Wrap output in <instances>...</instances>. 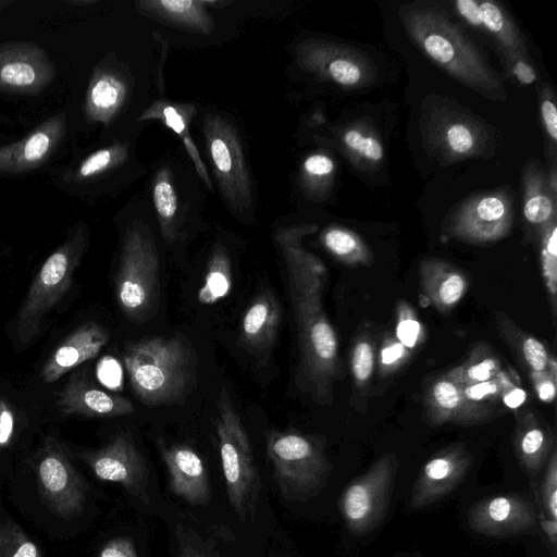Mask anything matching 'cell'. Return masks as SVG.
I'll list each match as a JSON object with an SVG mask.
<instances>
[{
	"label": "cell",
	"mask_w": 557,
	"mask_h": 557,
	"mask_svg": "<svg viewBox=\"0 0 557 557\" xmlns=\"http://www.w3.org/2000/svg\"><path fill=\"white\" fill-rule=\"evenodd\" d=\"M317 230L315 224L281 227L274 238L284 261L297 333L295 385L318 405L329 406L333 403L336 383L344 377V369L338 339L323 307L327 270L302 244L304 238Z\"/></svg>",
	"instance_id": "obj_1"
},
{
	"label": "cell",
	"mask_w": 557,
	"mask_h": 557,
	"mask_svg": "<svg viewBox=\"0 0 557 557\" xmlns=\"http://www.w3.org/2000/svg\"><path fill=\"white\" fill-rule=\"evenodd\" d=\"M399 17L409 38L450 77L492 100L507 99L500 75L446 11L426 4H404Z\"/></svg>",
	"instance_id": "obj_2"
},
{
	"label": "cell",
	"mask_w": 557,
	"mask_h": 557,
	"mask_svg": "<svg viewBox=\"0 0 557 557\" xmlns=\"http://www.w3.org/2000/svg\"><path fill=\"white\" fill-rule=\"evenodd\" d=\"M131 388L147 407L183 403L197 385V354L183 334L126 342L122 352Z\"/></svg>",
	"instance_id": "obj_3"
},
{
	"label": "cell",
	"mask_w": 557,
	"mask_h": 557,
	"mask_svg": "<svg viewBox=\"0 0 557 557\" xmlns=\"http://www.w3.org/2000/svg\"><path fill=\"white\" fill-rule=\"evenodd\" d=\"M88 246V231L77 226L42 263L28 287L15 319V335L23 345L41 332L47 315L70 289Z\"/></svg>",
	"instance_id": "obj_4"
},
{
	"label": "cell",
	"mask_w": 557,
	"mask_h": 557,
	"mask_svg": "<svg viewBox=\"0 0 557 557\" xmlns=\"http://www.w3.org/2000/svg\"><path fill=\"white\" fill-rule=\"evenodd\" d=\"M159 255L153 235L138 222L125 232L115 276V297L124 317L143 323L154 317L159 301Z\"/></svg>",
	"instance_id": "obj_5"
},
{
	"label": "cell",
	"mask_w": 557,
	"mask_h": 557,
	"mask_svg": "<svg viewBox=\"0 0 557 557\" xmlns=\"http://www.w3.org/2000/svg\"><path fill=\"white\" fill-rule=\"evenodd\" d=\"M267 456L281 494L289 500H306L319 493L331 472L324 442L296 430H271Z\"/></svg>",
	"instance_id": "obj_6"
},
{
	"label": "cell",
	"mask_w": 557,
	"mask_h": 557,
	"mask_svg": "<svg viewBox=\"0 0 557 557\" xmlns=\"http://www.w3.org/2000/svg\"><path fill=\"white\" fill-rule=\"evenodd\" d=\"M214 420L230 505L242 519L253 518L261 490L259 470L242 419L228 393L221 388Z\"/></svg>",
	"instance_id": "obj_7"
},
{
	"label": "cell",
	"mask_w": 557,
	"mask_h": 557,
	"mask_svg": "<svg viewBox=\"0 0 557 557\" xmlns=\"http://www.w3.org/2000/svg\"><path fill=\"white\" fill-rule=\"evenodd\" d=\"M420 131L425 150L441 162L486 158L495 147L484 123L446 100L423 103Z\"/></svg>",
	"instance_id": "obj_8"
},
{
	"label": "cell",
	"mask_w": 557,
	"mask_h": 557,
	"mask_svg": "<svg viewBox=\"0 0 557 557\" xmlns=\"http://www.w3.org/2000/svg\"><path fill=\"white\" fill-rule=\"evenodd\" d=\"M33 467L40 497L53 513L70 519L83 512L88 484L57 437L44 438Z\"/></svg>",
	"instance_id": "obj_9"
},
{
	"label": "cell",
	"mask_w": 557,
	"mask_h": 557,
	"mask_svg": "<svg viewBox=\"0 0 557 557\" xmlns=\"http://www.w3.org/2000/svg\"><path fill=\"white\" fill-rule=\"evenodd\" d=\"M398 469L392 453L383 454L367 472L351 481L339 499L347 529L355 535L375 530L385 517Z\"/></svg>",
	"instance_id": "obj_10"
},
{
	"label": "cell",
	"mask_w": 557,
	"mask_h": 557,
	"mask_svg": "<svg viewBox=\"0 0 557 557\" xmlns=\"http://www.w3.org/2000/svg\"><path fill=\"white\" fill-rule=\"evenodd\" d=\"M512 222V198L507 190L498 189L459 203L445 220L442 234L467 244H491L506 237Z\"/></svg>",
	"instance_id": "obj_11"
},
{
	"label": "cell",
	"mask_w": 557,
	"mask_h": 557,
	"mask_svg": "<svg viewBox=\"0 0 557 557\" xmlns=\"http://www.w3.org/2000/svg\"><path fill=\"white\" fill-rule=\"evenodd\" d=\"M210 159L223 198L235 212H244L252 202L251 180L234 126L218 114L203 122Z\"/></svg>",
	"instance_id": "obj_12"
},
{
	"label": "cell",
	"mask_w": 557,
	"mask_h": 557,
	"mask_svg": "<svg viewBox=\"0 0 557 557\" xmlns=\"http://www.w3.org/2000/svg\"><path fill=\"white\" fill-rule=\"evenodd\" d=\"M77 456L99 480L121 484L143 503H149L148 466L128 431L121 430L101 448L82 450Z\"/></svg>",
	"instance_id": "obj_13"
},
{
	"label": "cell",
	"mask_w": 557,
	"mask_h": 557,
	"mask_svg": "<svg viewBox=\"0 0 557 557\" xmlns=\"http://www.w3.org/2000/svg\"><path fill=\"white\" fill-rule=\"evenodd\" d=\"M298 54L306 71L342 87L362 88L376 78V67L367 54L348 46L310 39Z\"/></svg>",
	"instance_id": "obj_14"
},
{
	"label": "cell",
	"mask_w": 557,
	"mask_h": 557,
	"mask_svg": "<svg viewBox=\"0 0 557 557\" xmlns=\"http://www.w3.org/2000/svg\"><path fill=\"white\" fill-rule=\"evenodd\" d=\"M468 524L474 532L488 536L532 534L539 528L537 510L524 495H496L470 508Z\"/></svg>",
	"instance_id": "obj_15"
},
{
	"label": "cell",
	"mask_w": 557,
	"mask_h": 557,
	"mask_svg": "<svg viewBox=\"0 0 557 557\" xmlns=\"http://www.w3.org/2000/svg\"><path fill=\"white\" fill-rule=\"evenodd\" d=\"M490 404L471 399L445 374L432 380L423 392L422 417L426 424L479 425L497 417Z\"/></svg>",
	"instance_id": "obj_16"
},
{
	"label": "cell",
	"mask_w": 557,
	"mask_h": 557,
	"mask_svg": "<svg viewBox=\"0 0 557 557\" xmlns=\"http://www.w3.org/2000/svg\"><path fill=\"white\" fill-rule=\"evenodd\" d=\"M54 75L53 62L37 44H0V91L35 94L45 89Z\"/></svg>",
	"instance_id": "obj_17"
},
{
	"label": "cell",
	"mask_w": 557,
	"mask_h": 557,
	"mask_svg": "<svg viewBox=\"0 0 557 557\" xmlns=\"http://www.w3.org/2000/svg\"><path fill=\"white\" fill-rule=\"evenodd\" d=\"M472 465L473 457L462 444L435 453L412 485L410 507L422 508L448 495L463 481Z\"/></svg>",
	"instance_id": "obj_18"
},
{
	"label": "cell",
	"mask_w": 557,
	"mask_h": 557,
	"mask_svg": "<svg viewBox=\"0 0 557 557\" xmlns=\"http://www.w3.org/2000/svg\"><path fill=\"white\" fill-rule=\"evenodd\" d=\"M455 11L470 26L494 39L508 64L529 61L525 41L506 10L496 1L457 0Z\"/></svg>",
	"instance_id": "obj_19"
},
{
	"label": "cell",
	"mask_w": 557,
	"mask_h": 557,
	"mask_svg": "<svg viewBox=\"0 0 557 557\" xmlns=\"http://www.w3.org/2000/svg\"><path fill=\"white\" fill-rule=\"evenodd\" d=\"M57 407L62 416L85 418L124 417L135 410L127 398L100 388L81 373L73 374L65 383Z\"/></svg>",
	"instance_id": "obj_20"
},
{
	"label": "cell",
	"mask_w": 557,
	"mask_h": 557,
	"mask_svg": "<svg viewBox=\"0 0 557 557\" xmlns=\"http://www.w3.org/2000/svg\"><path fill=\"white\" fill-rule=\"evenodd\" d=\"M64 131L65 114L58 113L44 121L22 140L0 147V173H23L40 166L55 151Z\"/></svg>",
	"instance_id": "obj_21"
},
{
	"label": "cell",
	"mask_w": 557,
	"mask_h": 557,
	"mask_svg": "<svg viewBox=\"0 0 557 557\" xmlns=\"http://www.w3.org/2000/svg\"><path fill=\"white\" fill-rule=\"evenodd\" d=\"M110 339L109 330L96 321L75 327L46 359L41 381L51 384L79 364L95 358Z\"/></svg>",
	"instance_id": "obj_22"
},
{
	"label": "cell",
	"mask_w": 557,
	"mask_h": 557,
	"mask_svg": "<svg viewBox=\"0 0 557 557\" xmlns=\"http://www.w3.org/2000/svg\"><path fill=\"white\" fill-rule=\"evenodd\" d=\"M159 450L170 491L191 505H206L210 499L209 476L197 451L184 444L161 443Z\"/></svg>",
	"instance_id": "obj_23"
},
{
	"label": "cell",
	"mask_w": 557,
	"mask_h": 557,
	"mask_svg": "<svg viewBox=\"0 0 557 557\" xmlns=\"http://www.w3.org/2000/svg\"><path fill=\"white\" fill-rule=\"evenodd\" d=\"M555 448V434L550 425L530 408L519 410L516 414L513 449L531 479L541 473Z\"/></svg>",
	"instance_id": "obj_24"
},
{
	"label": "cell",
	"mask_w": 557,
	"mask_h": 557,
	"mask_svg": "<svg viewBox=\"0 0 557 557\" xmlns=\"http://www.w3.org/2000/svg\"><path fill=\"white\" fill-rule=\"evenodd\" d=\"M419 281L428 304L442 314H448L470 286L465 272L438 258H425L420 262Z\"/></svg>",
	"instance_id": "obj_25"
},
{
	"label": "cell",
	"mask_w": 557,
	"mask_h": 557,
	"mask_svg": "<svg viewBox=\"0 0 557 557\" xmlns=\"http://www.w3.org/2000/svg\"><path fill=\"white\" fill-rule=\"evenodd\" d=\"M281 323V306L269 289L259 293L245 311L239 344L259 358H265L276 339Z\"/></svg>",
	"instance_id": "obj_26"
},
{
	"label": "cell",
	"mask_w": 557,
	"mask_h": 557,
	"mask_svg": "<svg viewBox=\"0 0 557 557\" xmlns=\"http://www.w3.org/2000/svg\"><path fill=\"white\" fill-rule=\"evenodd\" d=\"M495 323L500 337L528 375L557 368L555 357L544 343L522 330L508 314L497 311Z\"/></svg>",
	"instance_id": "obj_27"
},
{
	"label": "cell",
	"mask_w": 557,
	"mask_h": 557,
	"mask_svg": "<svg viewBox=\"0 0 557 557\" xmlns=\"http://www.w3.org/2000/svg\"><path fill=\"white\" fill-rule=\"evenodd\" d=\"M523 216L534 239L536 233L557 220L556 197L552 194L541 164L534 159L527 163L523 176Z\"/></svg>",
	"instance_id": "obj_28"
},
{
	"label": "cell",
	"mask_w": 557,
	"mask_h": 557,
	"mask_svg": "<svg viewBox=\"0 0 557 557\" xmlns=\"http://www.w3.org/2000/svg\"><path fill=\"white\" fill-rule=\"evenodd\" d=\"M376 344L370 330L361 331L352 341L349 351L351 377L350 405L358 412L368 409L369 393L375 370Z\"/></svg>",
	"instance_id": "obj_29"
},
{
	"label": "cell",
	"mask_w": 557,
	"mask_h": 557,
	"mask_svg": "<svg viewBox=\"0 0 557 557\" xmlns=\"http://www.w3.org/2000/svg\"><path fill=\"white\" fill-rule=\"evenodd\" d=\"M126 87L107 70L94 72L86 90L85 113L88 120L109 123L124 101Z\"/></svg>",
	"instance_id": "obj_30"
},
{
	"label": "cell",
	"mask_w": 557,
	"mask_h": 557,
	"mask_svg": "<svg viewBox=\"0 0 557 557\" xmlns=\"http://www.w3.org/2000/svg\"><path fill=\"white\" fill-rule=\"evenodd\" d=\"M138 5L152 16L189 30L208 34L213 27V23L203 7V1H141L138 2Z\"/></svg>",
	"instance_id": "obj_31"
},
{
	"label": "cell",
	"mask_w": 557,
	"mask_h": 557,
	"mask_svg": "<svg viewBox=\"0 0 557 557\" xmlns=\"http://www.w3.org/2000/svg\"><path fill=\"white\" fill-rule=\"evenodd\" d=\"M503 363L492 347L483 342L476 343L468 358L445 375L461 387L476 385L494 379L503 371Z\"/></svg>",
	"instance_id": "obj_32"
},
{
	"label": "cell",
	"mask_w": 557,
	"mask_h": 557,
	"mask_svg": "<svg viewBox=\"0 0 557 557\" xmlns=\"http://www.w3.org/2000/svg\"><path fill=\"white\" fill-rule=\"evenodd\" d=\"M323 247L338 261L349 267H366L372 260V253L363 239L354 231L332 225L321 236Z\"/></svg>",
	"instance_id": "obj_33"
},
{
	"label": "cell",
	"mask_w": 557,
	"mask_h": 557,
	"mask_svg": "<svg viewBox=\"0 0 557 557\" xmlns=\"http://www.w3.org/2000/svg\"><path fill=\"white\" fill-rule=\"evenodd\" d=\"M187 109V106H174L159 101L147 109L141 114L139 120H161L166 126L171 127L177 135H180L188 154L196 165L199 175L211 189L212 185L208 172L188 132V122L193 113L188 112Z\"/></svg>",
	"instance_id": "obj_34"
},
{
	"label": "cell",
	"mask_w": 557,
	"mask_h": 557,
	"mask_svg": "<svg viewBox=\"0 0 557 557\" xmlns=\"http://www.w3.org/2000/svg\"><path fill=\"white\" fill-rule=\"evenodd\" d=\"M232 288V265L226 250L215 246L208 260L202 286L198 289L197 300L201 305H213L225 298Z\"/></svg>",
	"instance_id": "obj_35"
},
{
	"label": "cell",
	"mask_w": 557,
	"mask_h": 557,
	"mask_svg": "<svg viewBox=\"0 0 557 557\" xmlns=\"http://www.w3.org/2000/svg\"><path fill=\"white\" fill-rule=\"evenodd\" d=\"M540 248L541 272L552 317L557 314V220L541 228L534 239Z\"/></svg>",
	"instance_id": "obj_36"
},
{
	"label": "cell",
	"mask_w": 557,
	"mask_h": 557,
	"mask_svg": "<svg viewBox=\"0 0 557 557\" xmlns=\"http://www.w3.org/2000/svg\"><path fill=\"white\" fill-rule=\"evenodd\" d=\"M342 144L348 156L359 164L373 166L384 158V147L374 131L363 124H355L345 129Z\"/></svg>",
	"instance_id": "obj_37"
},
{
	"label": "cell",
	"mask_w": 557,
	"mask_h": 557,
	"mask_svg": "<svg viewBox=\"0 0 557 557\" xmlns=\"http://www.w3.org/2000/svg\"><path fill=\"white\" fill-rule=\"evenodd\" d=\"M152 195L162 236L168 244H172L176 237L177 196L166 170L158 173Z\"/></svg>",
	"instance_id": "obj_38"
},
{
	"label": "cell",
	"mask_w": 557,
	"mask_h": 557,
	"mask_svg": "<svg viewBox=\"0 0 557 557\" xmlns=\"http://www.w3.org/2000/svg\"><path fill=\"white\" fill-rule=\"evenodd\" d=\"M0 557H45L38 545L13 521L0 524Z\"/></svg>",
	"instance_id": "obj_39"
},
{
	"label": "cell",
	"mask_w": 557,
	"mask_h": 557,
	"mask_svg": "<svg viewBox=\"0 0 557 557\" xmlns=\"http://www.w3.org/2000/svg\"><path fill=\"white\" fill-rule=\"evenodd\" d=\"M126 149L121 145L102 148L89 154L74 173L76 181H86L98 176L124 160Z\"/></svg>",
	"instance_id": "obj_40"
},
{
	"label": "cell",
	"mask_w": 557,
	"mask_h": 557,
	"mask_svg": "<svg viewBox=\"0 0 557 557\" xmlns=\"http://www.w3.org/2000/svg\"><path fill=\"white\" fill-rule=\"evenodd\" d=\"M540 487H535V496L540 510L547 517L557 519V449L555 448L546 465Z\"/></svg>",
	"instance_id": "obj_41"
},
{
	"label": "cell",
	"mask_w": 557,
	"mask_h": 557,
	"mask_svg": "<svg viewBox=\"0 0 557 557\" xmlns=\"http://www.w3.org/2000/svg\"><path fill=\"white\" fill-rule=\"evenodd\" d=\"M175 541L177 557H219L191 529L176 525Z\"/></svg>",
	"instance_id": "obj_42"
},
{
	"label": "cell",
	"mask_w": 557,
	"mask_h": 557,
	"mask_svg": "<svg viewBox=\"0 0 557 557\" xmlns=\"http://www.w3.org/2000/svg\"><path fill=\"white\" fill-rule=\"evenodd\" d=\"M541 117L548 138L554 145L557 143V109L554 91L549 86H544L540 95Z\"/></svg>",
	"instance_id": "obj_43"
},
{
	"label": "cell",
	"mask_w": 557,
	"mask_h": 557,
	"mask_svg": "<svg viewBox=\"0 0 557 557\" xmlns=\"http://www.w3.org/2000/svg\"><path fill=\"white\" fill-rule=\"evenodd\" d=\"M398 313V326L397 333L399 336V342L404 344L413 345L419 335L420 324L416 319V315L412 313L411 308L405 304L399 302V307L397 309Z\"/></svg>",
	"instance_id": "obj_44"
},
{
	"label": "cell",
	"mask_w": 557,
	"mask_h": 557,
	"mask_svg": "<svg viewBox=\"0 0 557 557\" xmlns=\"http://www.w3.org/2000/svg\"><path fill=\"white\" fill-rule=\"evenodd\" d=\"M302 168L307 177L321 182L329 180L332 176L335 170V164L329 156L314 153L305 160Z\"/></svg>",
	"instance_id": "obj_45"
},
{
	"label": "cell",
	"mask_w": 557,
	"mask_h": 557,
	"mask_svg": "<svg viewBox=\"0 0 557 557\" xmlns=\"http://www.w3.org/2000/svg\"><path fill=\"white\" fill-rule=\"evenodd\" d=\"M407 356L405 346L394 337H388L384 343V348L381 351L380 371L384 374H389L396 367H399L400 361Z\"/></svg>",
	"instance_id": "obj_46"
},
{
	"label": "cell",
	"mask_w": 557,
	"mask_h": 557,
	"mask_svg": "<svg viewBox=\"0 0 557 557\" xmlns=\"http://www.w3.org/2000/svg\"><path fill=\"white\" fill-rule=\"evenodd\" d=\"M536 395L544 403H552L556 396L557 368L529 375Z\"/></svg>",
	"instance_id": "obj_47"
},
{
	"label": "cell",
	"mask_w": 557,
	"mask_h": 557,
	"mask_svg": "<svg viewBox=\"0 0 557 557\" xmlns=\"http://www.w3.org/2000/svg\"><path fill=\"white\" fill-rule=\"evenodd\" d=\"M97 557H138V555L131 539L115 537L102 546Z\"/></svg>",
	"instance_id": "obj_48"
},
{
	"label": "cell",
	"mask_w": 557,
	"mask_h": 557,
	"mask_svg": "<svg viewBox=\"0 0 557 557\" xmlns=\"http://www.w3.org/2000/svg\"><path fill=\"white\" fill-rule=\"evenodd\" d=\"M14 412L5 399H0V449L7 448L13 438Z\"/></svg>",
	"instance_id": "obj_49"
},
{
	"label": "cell",
	"mask_w": 557,
	"mask_h": 557,
	"mask_svg": "<svg viewBox=\"0 0 557 557\" xmlns=\"http://www.w3.org/2000/svg\"><path fill=\"white\" fill-rule=\"evenodd\" d=\"M537 523L547 541L552 557H556L557 549V519L547 517L542 510L537 512Z\"/></svg>",
	"instance_id": "obj_50"
},
{
	"label": "cell",
	"mask_w": 557,
	"mask_h": 557,
	"mask_svg": "<svg viewBox=\"0 0 557 557\" xmlns=\"http://www.w3.org/2000/svg\"><path fill=\"white\" fill-rule=\"evenodd\" d=\"M512 76L523 85H530L536 81V74L529 61H516L509 66Z\"/></svg>",
	"instance_id": "obj_51"
},
{
	"label": "cell",
	"mask_w": 557,
	"mask_h": 557,
	"mask_svg": "<svg viewBox=\"0 0 557 557\" xmlns=\"http://www.w3.org/2000/svg\"><path fill=\"white\" fill-rule=\"evenodd\" d=\"M557 172H556V169H555V165L552 166L549 173H548V178H547V184H548V187L552 191V194L556 197L557 196Z\"/></svg>",
	"instance_id": "obj_52"
},
{
	"label": "cell",
	"mask_w": 557,
	"mask_h": 557,
	"mask_svg": "<svg viewBox=\"0 0 557 557\" xmlns=\"http://www.w3.org/2000/svg\"><path fill=\"white\" fill-rule=\"evenodd\" d=\"M66 2L70 4H73V5H88V4H92L97 1H95V0H67Z\"/></svg>",
	"instance_id": "obj_53"
},
{
	"label": "cell",
	"mask_w": 557,
	"mask_h": 557,
	"mask_svg": "<svg viewBox=\"0 0 557 557\" xmlns=\"http://www.w3.org/2000/svg\"><path fill=\"white\" fill-rule=\"evenodd\" d=\"M15 0H0V11L4 10L7 7L13 4Z\"/></svg>",
	"instance_id": "obj_54"
}]
</instances>
